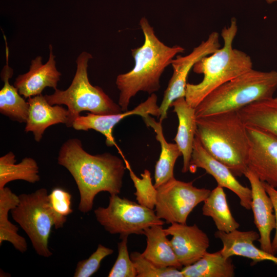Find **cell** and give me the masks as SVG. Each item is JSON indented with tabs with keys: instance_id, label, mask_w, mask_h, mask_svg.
<instances>
[{
	"instance_id": "32",
	"label": "cell",
	"mask_w": 277,
	"mask_h": 277,
	"mask_svg": "<svg viewBox=\"0 0 277 277\" xmlns=\"http://www.w3.org/2000/svg\"><path fill=\"white\" fill-rule=\"evenodd\" d=\"M114 251L102 244H99L96 250L87 259L79 261L74 273V277H90L97 271L102 261L112 254Z\"/></svg>"
},
{
	"instance_id": "26",
	"label": "cell",
	"mask_w": 277,
	"mask_h": 277,
	"mask_svg": "<svg viewBox=\"0 0 277 277\" xmlns=\"http://www.w3.org/2000/svg\"><path fill=\"white\" fill-rule=\"evenodd\" d=\"M14 154L10 151L0 157V189L9 182L24 180L30 183L39 181V167L36 161L25 157L18 164Z\"/></svg>"
},
{
	"instance_id": "33",
	"label": "cell",
	"mask_w": 277,
	"mask_h": 277,
	"mask_svg": "<svg viewBox=\"0 0 277 277\" xmlns=\"http://www.w3.org/2000/svg\"><path fill=\"white\" fill-rule=\"evenodd\" d=\"M263 184L267 193L271 199L273 206L275 219V232L274 238L271 241V249L272 253L275 255L277 253V189L265 182H263Z\"/></svg>"
},
{
	"instance_id": "30",
	"label": "cell",
	"mask_w": 277,
	"mask_h": 277,
	"mask_svg": "<svg viewBox=\"0 0 277 277\" xmlns=\"http://www.w3.org/2000/svg\"><path fill=\"white\" fill-rule=\"evenodd\" d=\"M130 256L136 268L137 277H184L180 269L174 267H159L138 252H132Z\"/></svg>"
},
{
	"instance_id": "11",
	"label": "cell",
	"mask_w": 277,
	"mask_h": 277,
	"mask_svg": "<svg viewBox=\"0 0 277 277\" xmlns=\"http://www.w3.org/2000/svg\"><path fill=\"white\" fill-rule=\"evenodd\" d=\"M246 129L248 169L262 182L277 188V137L254 127L246 126Z\"/></svg>"
},
{
	"instance_id": "18",
	"label": "cell",
	"mask_w": 277,
	"mask_h": 277,
	"mask_svg": "<svg viewBox=\"0 0 277 277\" xmlns=\"http://www.w3.org/2000/svg\"><path fill=\"white\" fill-rule=\"evenodd\" d=\"M29 110L25 131L32 132L35 141L39 142L49 126L66 124L68 111L60 105H51L42 94L29 97Z\"/></svg>"
},
{
	"instance_id": "15",
	"label": "cell",
	"mask_w": 277,
	"mask_h": 277,
	"mask_svg": "<svg viewBox=\"0 0 277 277\" xmlns=\"http://www.w3.org/2000/svg\"><path fill=\"white\" fill-rule=\"evenodd\" d=\"M244 175L248 180L251 186V209L253 213L254 223L260 234L258 241L260 248L273 254L271 234L275 227V219L272 201L263 182L252 172L247 169Z\"/></svg>"
},
{
	"instance_id": "2",
	"label": "cell",
	"mask_w": 277,
	"mask_h": 277,
	"mask_svg": "<svg viewBox=\"0 0 277 277\" xmlns=\"http://www.w3.org/2000/svg\"><path fill=\"white\" fill-rule=\"evenodd\" d=\"M144 36L141 46L131 49L134 66L129 72L119 74L116 85L120 91L118 105L123 112L128 110L130 100L140 91L151 94L160 88V77L174 57L184 52L180 46L166 45L156 36L148 19L139 23Z\"/></svg>"
},
{
	"instance_id": "31",
	"label": "cell",
	"mask_w": 277,
	"mask_h": 277,
	"mask_svg": "<svg viewBox=\"0 0 277 277\" xmlns=\"http://www.w3.org/2000/svg\"><path fill=\"white\" fill-rule=\"evenodd\" d=\"M117 243L118 255L116 260L109 271L108 277H135L137 272L134 264L129 254L128 237L121 239Z\"/></svg>"
},
{
	"instance_id": "35",
	"label": "cell",
	"mask_w": 277,
	"mask_h": 277,
	"mask_svg": "<svg viewBox=\"0 0 277 277\" xmlns=\"http://www.w3.org/2000/svg\"><path fill=\"white\" fill-rule=\"evenodd\" d=\"M274 99L277 101V97H275Z\"/></svg>"
},
{
	"instance_id": "23",
	"label": "cell",
	"mask_w": 277,
	"mask_h": 277,
	"mask_svg": "<svg viewBox=\"0 0 277 277\" xmlns=\"http://www.w3.org/2000/svg\"><path fill=\"white\" fill-rule=\"evenodd\" d=\"M237 111L246 126L259 128L277 137V101L274 97L255 102Z\"/></svg>"
},
{
	"instance_id": "29",
	"label": "cell",
	"mask_w": 277,
	"mask_h": 277,
	"mask_svg": "<svg viewBox=\"0 0 277 277\" xmlns=\"http://www.w3.org/2000/svg\"><path fill=\"white\" fill-rule=\"evenodd\" d=\"M71 199L72 195L68 191L59 187L54 188L48 194L56 229L62 228L67 221V216L73 212Z\"/></svg>"
},
{
	"instance_id": "5",
	"label": "cell",
	"mask_w": 277,
	"mask_h": 277,
	"mask_svg": "<svg viewBox=\"0 0 277 277\" xmlns=\"http://www.w3.org/2000/svg\"><path fill=\"white\" fill-rule=\"evenodd\" d=\"M277 90V71L253 69L223 84L195 108L196 118L238 111L256 101L273 98Z\"/></svg>"
},
{
	"instance_id": "13",
	"label": "cell",
	"mask_w": 277,
	"mask_h": 277,
	"mask_svg": "<svg viewBox=\"0 0 277 277\" xmlns=\"http://www.w3.org/2000/svg\"><path fill=\"white\" fill-rule=\"evenodd\" d=\"M157 99L156 95L152 93L145 101L131 110L113 114L101 115L89 113L85 116L80 115L75 119L72 127L76 130L88 131L92 129L101 133L106 138V145L109 147L115 146L122 157L124 158L113 136L114 127L123 119L132 115H138L143 117L150 114L160 117V112L159 106L157 105Z\"/></svg>"
},
{
	"instance_id": "27",
	"label": "cell",
	"mask_w": 277,
	"mask_h": 277,
	"mask_svg": "<svg viewBox=\"0 0 277 277\" xmlns=\"http://www.w3.org/2000/svg\"><path fill=\"white\" fill-rule=\"evenodd\" d=\"M19 202L18 196L5 187L0 189V245L4 241L12 244L21 253L27 250L25 239L18 234V228L8 220V213Z\"/></svg>"
},
{
	"instance_id": "24",
	"label": "cell",
	"mask_w": 277,
	"mask_h": 277,
	"mask_svg": "<svg viewBox=\"0 0 277 277\" xmlns=\"http://www.w3.org/2000/svg\"><path fill=\"white\" fill-rule=\"evenodd\" d=\"M184 277H233L235 267L230 258L223 255L220 250L207 251L196 262L181 269Z\"/></svg>"
},
{
	"instance_id": "25",
	"label": "cell",
	"mask_w": 277,
	"mask_h": 277,
	"mask_svg": "<svg viewBox=\"0 0 277 277\" xmlns=\"http://www.w3.org/2000/svg\"><path fill=\"white\" fill-rule=\"evenodd\" d=\"M202 213L212 219L219 231L228 233L240 227L231 214L223 187L219 185L211 191L204 201Z\"/></svg>"
},
{
	"instance_id": "17",
	"label": "cell",
	"mask_w": 277,
	"mask_h": 277,
	"mask_svg": "<svg viewBox=\"0 0 277 277\" xmlns=\"http://www.w3.org/2000/svg\"><path fill=\"white\" fill-rule=\"evenodd\" d=\"M214 235L222 242L223 248L220 251L226 258L238 255L252 260L253 265L264 261L277 264L275 255L259 249L253 244L260 238L259 233L255 231H241L236 229L227 233L217 230Z\"/></svg>"
},
{
	"instance_id": "1",
	"label": "cell",
	"mask_w": 277,
	"mask_h": 277,
	"mask_svg": "<svg viewBox=\"0 0 277 277\" xmlns=\"http://www.w3.org/2000/svg\"><path fill=\"white\" fill-rule=\"evenodd\" d=\"M58 164L73 176L80 193L78 209L86 213L92 209L96 195L102 191L118 194L126 168L124 160L109 153L92 155L78 138H70L61 146Z\"/></svg>"
},
{
	"instance_id": "7",
	"label": "cell",
	"mask_w": 277,
	"mask_h": 277,
	"mask_svg": "<svg viewBox=\"0 0 277 277\" xmlns=\"http://www.w3.org/2000/svg\"><path fill=\"white\" fill-rule=\"evenodd\" d=\"M18 197V203L11 210L13 219L26 232L36 253L50 257L52 253L48 240L54 222L47 189L42 188L31 193L21 194Z\"/></svg>"
},
{
	"instance_id": "28",
	"label": "cell",
	"mask_w": 277,
	"mask_h": 277,
	"mask_svg": "<svg viewBox=\"0 0 277 277\" xmlns=\"http://www.w3.org/2000/svg\"><path fill=\"white\" fill-rule=\"evenodd\" d=\"M123 160L135 188L136 191L134 194L136 196V200L138 203L150 209H154L156 203L157 191L152 184L150 171L147 169H145L143 173L141 174L142 177L140 178L134 173L125 158Z\"/></svg>"
},
{
	"instance_id": "10",
	"label": "cell",
	"mask_w": 277,
	"mask_h": 277,
	"mask_svg": "<svg viewBox=\"0 0 277 277\" xmlns=\"http://www.w3.org/2000/svg\"><path fill=\"white\" fill-rule=\"evenodd\" d=\"M220 47L219 34L214 31L189 54L183 56L178 55L172 60L171 65L173 74L159 106V121L162 122L167 117L168 109L174 101L185 96L187 77L194 65L202 58L213 53Z\"/></svg>"
},
{
	"instance_id": "6",
	"label": "cell",
	"mask_w": 277,
	"mask_h": 277,
	"mask_svg": "<svg viewBox=\"0 0 277 277\" xmlns=\"http://www.w3.org/2000/svg\"><path fill=\"white\" fill-rule=\"evenodd\" d=\"M92 56L82 52L76 60V70L70 86L65 90L57 89L51 95H45L51 105H65L68 116L66 125L71 127L80 113L88 111L95 114H113L123 112L118 104L114 103L103 89L90 83L88 76V62Z\"/></svg>"
},
{
	"instance_id": "20",
	"label": "cell",
	"mask_w": 277,
	"mask_h": 277,
	"mask_svg": "<svg viewBox=\"0 0 277 277\" xmlns=\"http://www.w3.org/2000/svg\"><path fill=\"white\" fill-rule=\"evenodd\" d=\"M3 36L5 42L6 64L1 72L4 86L0 90V112L13 121L26 123L28 114L29 104L21 96L17 88L9 83L13 70L9 66V50L6 37L5 34Z\"/></svg>"
},
{
	"instance_id": "16",
	"label": "cell",
	"mask_w": 277,
	"mask_h": 277,
	"mask_svg": "<svg viewBox=\"0 0 277 277\" xmlns=\"http://www.w3.org/2000/svg\"><path fill=\"white\" fill-rule=\"evenodd\" d=\"M49 50V59L45 64L42 63L41 56H37L31 61L29 71L15 79L14 86L25 98L41 94L47 87L57 89L61 73L56 69L51 45Z\"/></svg>"
},
{
	"instance_id": "21",
	"label": "cell",
	"mask_w": 277,
	"mask_h": 277,
	"mask_svg": "<svg viewBox=\"0 0 277 277\" xmlns=\"http://www.w3.org/2000/svg\"><path fill=\"white\" fill-rule=\"evenodd\" d=\"M142 118L147 126L154 130L156 133V139L161 145V153L155 166L154 177V186L157 188L174 177V165L177 158L182 154L176 143H168L165 140L162 122H156L149 115Z\"/></svg>"
},
{
	"instance_id": "3",
	"label": "cell",
	"mask_w": 277,
	"mask_h": 277,
	"mask_svg": "<svg viewBox=\"0 0 277 277\" xmlns=\"http://www.w3.org/2000/svg\"><path fill=\"white\" fill-rule=\"evenodd\" d=\"M195 136L205 149L235 176L247 170L249 143L246 126L237 111L196 118Z\"/></svg>"
},
{
	"instance_id": "4",
	"label": "cell",
	"mask_w": 277,
	"mask_h": 277,
	"mask_svg": "<svg viewBox=\"0 0 277 277\" xmlns=\"http://www.w3.org/2000/svg\"><path fill=\"white\" fill-rule=\"evenodd\" d=\"M238 32L235 18L222 30L224 44L213 53L202 58L193 66V71L202 74V81L196 84L187 83L185 100L195 108L211 91L223 84L253 69L251 58L245 52L233 48Z\"/></svg>"
},
{
	"instance_id": "8",
	"label": "cell",
	"mask_w": 277,
	"mask_h": 277,
	"mask_svg": "<svg viewBox=\"0 0 277 277\" xmlns=\"http://www.w3.org/2000/svg\"><path fill=\"white\" fill-rule=\"evenodd\" d=\"M94 213L105 230L112 234H119L120 239L132 234H143L146 228L164 224L153 209L118 194L110 195L108 206L99 207Z\"/></svg>"
},
{
	"instance_id": "9",
	"label": "cell",
	"mask_w": 277,
	"mask_h": 277,
	"mask_svg": "<svg viewBox=\"0 0 277 277\" xmlns=\"http://www.w3.org/2000/svg\"><path fill=\"white\" fill-rule=\"evenodd\" d=\"M157 189L155 212L167 224H186L188 215L200 203L204 202L211 191L193 186V182H185L175 177Z\"/></svg>"
},
{
	"instance_id": "34",
	"label": "cell",
	"mask_w": 277,
	"mask_h": 277,
	"mask_svg": "<svg viewBox=\"0 0 277 277\" xmlns=\"http://www.w3.org/2000/svg\"><path fill=\"white\" fill-rule=\"evenodd\" d=\"M265 1L269 4H272L273 3H276L277 4V0H265Z\"/></svg>"
},
{
	"instance_id": "19",
	"label": "cell",
	"mask_w": 277,
	"mask_h": 277,
	"mask_svg": "<svg viewBox=\"0 0 277 277\" xmlns=\"http://www.w3.org/2000/svg\"><path fill=\"white\" fill-rule=\"evenodd\" d=\"M170 107H173V111L179 120L177 131L174 141L183 157L182 171L186 173L189 170L197 128L195 109L186 102L185 97L174 101Z\"/></svg>"
},
{
	"instance_id": "12",
	"label": "cell",
	"mask_w": 277,
	"mask_h": 277,
	"mask_svg": "<svg viewBox=\"0 0 277 277\" xmlns=\"http://www.w3.org/2000/svg\"><path fill=\"white\" fill-rule=\"evenodd\" d=\"M197 168L204 169L207 173L211 175L216 181L217 185L226 188L234 193L239 197L242 207L247 210L251 209V188L242 185L230 169L212 156L195 136L189 171L194 173Z\"/></svg>"
},
{
	"instance_id": "14",
	"label": "cell",
	"mask_w": 277,
	"mask_h": 277,
	"mask_svg": "<svg viewBox=\"0 0 277 277\" xmlns=\"http://www.w3.org/2000/svg\"><path fill=\"white\" fill-rule=\"evenodd\" d=\"M177 259L182 266L193 264L207 252L209 239L196 224L173 223L164 229Z\"/></svg>"
},
{
	"instance_id": "22",
	"label": "cell",
	"mask_w": 277,
	"mask_h": 277,
	"mask_svg": "<svg viewBox=\"0 0 277 277\" xmlns=\"http://www.w3.org/2000/svg\"><path fill=\"white\" fill-rule=\"evenodd\" d=\"M147 245L142 255L161 267H174L182 268L167 238L162 225H155L144 230Z\"/></svg>"
}]
</instances>
